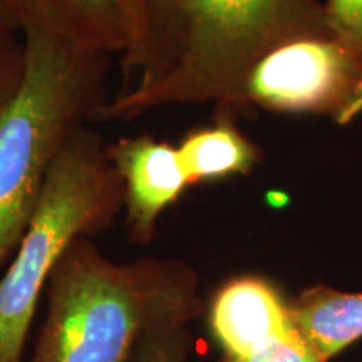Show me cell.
I'll use <instances>...</instances> for the list:
<instances>
[{"label": "cell", "mask_w": 362, "mask_h": 362, "mask_svg": "<svg viewBox=\"0 0 362 362\" xmlns=\"http://www.w3.org/2000/svg\"><path fill=\"white\" fill-rule=\"evenodd\" d=\"M200 279L176 259L112 262L76 240L47 287V312L30 362H129L146 334L189 325L203 310Z\"/></svg>", "instance_id": "1"}, {"label": "cell", "mask_w": 362, "mask_h": 362, "mask_svg": "<svg viewBox=\"0 0 362 362\" xmlns=\"http://www.w3.org/2000/svg\"><path fill=\"white\" fill-rule=\"evenodd\" d=\"M334 35L320 0H185L175 64L146 88L121 90L99 107L94 123L131 121L175 104L214 103L216 112L252 115L250 74L275 49Z\"/></svg>", "instance_id": "2"}, {"label": "cell", "mask_w": 362, "mask_h": 362, "mask_svg": "<svg viewBox=\"0 0 362 362\" xmlns=\"http://www.w3.org/2000/svg\"><path fill=\"white\" fill-rule=\"evenodd\" d=\"M21 29L22 79L0 110V269L19 247L57 156L107 101L110 56L37 25Z\"/></svg>", "instance_id": "3"}, {"label": "cell", "mask_w": 362, "mask_h": 362, "mask_svg": "<svg viewBox=\"0 0 362 362\" xmlns=\"http://www.w3.org/2000/svg\"><path fill=\"white\" fill-rule=\"evenodd\" d=\"M124 208L107 146L89 126L49 171L33 220L0 279V362H22L40 293L72 243L106 230Z\"/></svg>", "instance_id": "4"}, {"label": "cell", "mask_w": 362, "mask_h": 362, "mask_svg": "<svg viewBox=\"0 0 362 362\" xmlns=\"http://www.w3.org/2000/svg\"><path fill=\"white\" fill-rule=\"evenodd\" d=\"M245 98L252 112L260 107L347 126L362 115V62L336 35L293 40L253 69Z\"/></svg>", "instance_id": "5"}, {"label": "cell", "mask_w": 362, "mask_h": 362, "mask_svg": "<svg viewBox=\"0 0 362 362\" xmlns=\"http://www.w3.org/2000/svg\"><path fill=\"white\" fill-rule=\"evenodd\" d=\"M107 158L123 183L129 240L148 245L163 211L189 188L178 149L148 134L126 136L107 146Z\"/></svg>", "instance_id": "6"}, {"label": "cell", "mask_w": 362, "mask_h": 362, "mask_svg": "<svg viewBox=\"0 0 362 362\" xmlns=\"http://www.w3.org/2000/svg\"><path fill=\"white\" fill-rule=\"evenodd\" d=\"M208 324L228 356H247L297 329L291 302L260 275H238L221 284L211 297Z\"/></svg>", "instance_id": "7"}, {"label": "cell", "mask_w": 362, "mask_h": 362, "mask_svg": "<svg viewBox=\"0 0 362 362\" xmlns=\"http://www.w3.org/2000/svg\"><path fill=\"white\" fill-rule=\"evenodd\" d=\"M17 27L37 25L81 51L123 54L128 30L121 0H8Z\"/></svg>", "instance_id": "8"}, {"label": "cell", "mask_w": 362, "mask_h": 362, "mask_svg": "<svg viewBox=\"0 0 362 362\" xmlns=\"http://www.w3.org/2000/svg\"><path fill=\"white\" fill-rule=\"evenodd\" d=\"M185 0H121L128 42L123 59L126 88H146L173 67L180 54Z\"/></svg>", "instance_id": "9"}, {"label": "cell", "mask_w": 362, "mask_h": 362, "mask_svg": "<svg viewBox=\"0 0 362 362\" xmlns=\"http://www.w3.org/2000/svg\"><path fill=\"white\" fill-rule=\"evenodd\" d=\"M215 123L188 131L176 149L188 187L250 175L262 149L237 126V116L216 112Z\"/></svg>", "instance_id": "10"}, {"label": "cell", "mask_w": 362, "mask_h": 362, "mask_svg": "<svg viewBox=\"0 0 362 362\" xmlns=\"http://www.w3.org/2000/svg\"><path fill=\"white\" fill-rule=\"evenodd\" d=\"M291 312L298 332L325 361L362 339V292L312 285L291 300Z\"/></svg>", "instance_id": "11"}, {"label": "cell", "mask_w": 362, "mask_h": 362, "mask_svg": "<svg viewBox=\"0 0 362 362\" xmlns=\"http://www.w3.org/2000/svg\"><path fill=\"white\" fill-rule=\"evenodd\" d=\"M192 347L188 325L156 329L144 336L129 362H187Z\"/></svg>", "instance_id": "12"}, {"label": "cell", "mask_w": 362, "mask_h": 362, "mask_svg": "<svg viewBox=\"0 0 362 362\" xmlns=\"http://www.w3.org/2000/svg\"><path fill=\"white\" fill-rule=\"evenodd\" d=\"M216 362H329L310 346L309 341L298 332V329L250 352L247 356H228L223 354Z\"/></svg>", "instance_id": "13"}, {"label": "cell", "mask_w": 362, "mask_h": 362, "mask_svg": "<svg viewBox=\"0 0 362 362\" xmlns=\"http://www.w3.org/2000/svg\"><path fill=\"white\" fill-rule=\"evenodd\" d=\"M330 30L362 62V0H325Z\"/></svg>", "instance_id": "14"}, {"label": "cell", "mask_w": 362, "mask_h": 362, "mask_svg": "<svg viewBox=\"0 0 362 362\" xmlns=\"http://www.w3.org/2000/svg\"><path fill=\"white\" fill-rule=\"evenodd\" d=\"M8 29L11 25L0 22V110L16 93L24 71V45H13Z\"/></svg>", "instance_id": "15"}, {"label": "cell", "mask_w": 362, "mask_h": 362, "mask_svg": "<svg viewBox=\"0 0 362 362\" xmlns=\"http://www.w3.org/2000/svg\"><path fill=\"white\" fill-rule=\"evenodd\" d=\"M0 22H4V24L11 27L17 25L16 17H13L11 2H8V0H0Z\"/></svg>", "instance_id": "16"}]
</instances>
